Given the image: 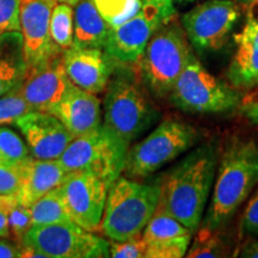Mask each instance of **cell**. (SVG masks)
<instances>
[{
    "instance_id": "cell-24",
    "label": "cell",
    "mask_w": 258,
    "mask_h": 258,
    "mask_svg": "<svg viewBox=\"0 0 258 258\" xmlns=\"http://www.w3.org/2000/svg\"><path fill=\"white\" fill-rule=\"evenodd\" d=\"M50 36L60 50L73 46V9L64 3L54 6L50 17Z\"/></svg>"
},
{
    "instance_id": "cell-7",
    "label": "cell",
    "mask_w": 258,
    "mask_h": 258,
    "mask_svg": "<svg viewBox=\"0 0 258 258\" xmlns=\"http://www.w3.org/2000/svg\"><path fill=\"white\" fill-rule=\"evenodd\" d=\"M171 104L189 114H226L240 104V95L218 79L194 55L167 96Z\"/></svg>"
},
{
    "instance_id": "cell-4",
    "label": "cell",
    "mask_w": 258,
    "mask_h": 258,
    "mask_svg": "<svg viewBox=\"0 0 258 258\" xmlns=\"http://www.w3.org/2000/svg\"><path fill=\"white\" fill-rule=\"evenodd\" d=\"M160 201V184H144L118 177L109 186L101 230L110 240L143 234Z\"/></svg>"
},
{
    "instance_id": "cell-27",
    "label": "cell",
    "mask_w": 258,
    "mask_h": 258,
    "mask_svg": "<svg viewBox=\"0 0 258 258\" xmlns=\"http://www.w3.org/2000/svg\"><path fill=\"white\" fill-rule=\"evenodd\" d=\"M109 27H117L143 8V0H93Z\"/></svg>"
},
{
    "instance_id": "cell-35",
    "label": "cell",
    "mask_w": 258,
    "mask_h": 258,
    "mask_svg": "<svg viewBox=\"0 0 258 258\" xmlns=\"http://www.w3.org/2000/svg\"><path fill=\"white\" fill-rule=\"evenodd\" d=\"M143 3L154 6L159 11L163 21L175 17V0H143Z\"/></svg>"
},
{
    "instance_id": "cell-18",
    "label": "cell",
    "mask_w": 258,
    "mask_h": 258,
    "mask_svg": "<svg viewBox=\"0 0 258 258\" xmlns=\"http://www.w3.org/2000/svg\"><path fill=\"white\" fill-rule=\"evenodd\" d=\"M51 114L62 122L74 138L88 134L103 124L98 97L74 84Z\"/></svg>"
},
{
    "instance_id": "cell-40",
    "label": "cell",
    "mask_w": 258,
    "mask_h": 258,
    "mask_svg": "<svg viewBox=\"0 0 258 258\" xmlns=\"http://www.w3.org/2000/svg\"><path fill=\"white\" fill-rule=\"evenodd\" d=\"M234 2L240 3V4H244V5H252V4H257L258 0H234Z\"/></svg>"
},
{
    "instance_id": "cell-39",
    "label": "cell",
    "mask_w": 258,
    "mask_h": 258,
    "mask_svg": "<svg viewBox=\"0 0 258 258\" xmlns=\"http://www.w3.org/2000/svg\"><path fill=\"white\" fill-rule=\"evenodd\" d=\"M56 3H64V4H69L71 6H74L76 4H78L80 0H55Z\"/></svg>"
},
{
    "instance_id": "cell-20",
    "label": "cell",
    "mask_w": 258,
    "mask_h": 258,
    "mask_svg": "<svg viewBox=\"0 0 258 258\" xmlns=\"http://www.w3.org/2000/svg\"><path fill=\"white\" fill-rule=\"evenodd\" d=\"M21 170V186L17 199L22 205L30 207L48 191L59 186L67 172L59 160L29 159Z\"/></svg>"
},
{
    "instance_id": "cell-11",
    "label": "cell",
    "mask_w": 258,
    "mask_h": 258,
    "mask_svg": "<svg viewBox=\"0 0 258 258\" xmlns=\"http://www.w3.org/2000/svg\"><path fill=\"white\" fill-rule=\"evenodd\" d=\"M71 219L84 230L99 232L109 185L86 171L67 172L60 184Z\"/></svg>"
},
{
    "instance_id": "cell-9",
    "label": "cell",
    "mask_w": 258,
    "mask_h": 258,
    "mask_svg": "<svg viewBox=\"0 0 258 258\" xmlns=\"http://www.w3.org/2000/svg\"><path fill=\"white\" fill-rule=\"evenodd\" d=\"M22 244L37 250L44 258L110 257L109 241L73 221L31 226Z\"/></svg>"
},
{
    "instance_id": "cell-38",
    "label": "cell",
    "mask_w": 258,
    "mask_h": 258,
    "mask_svg": "<svg viewBox=\"0 0 258 258\" xmlns=\"http://www.w3.org/2000/svg\"><path fill=\"white\" fill-rule=\"evenodd\" d=\"M239 257L245 258H258V238L249 241L241 247L239 251Z\"/></svg>"
},
{
    "instance_id": "cell-10",
    "label": "cell",
    "mask_w": 258,
    "mask_h": 258,
    "mask_svg": "<svg viewBox=\"0 0 258 258\" xmlns=\"http://www.w3.org/2000/svg\"><path fill=\"white\" fill-rule=\"evenodd\" d=\"M240 17L234 0H208L182 17V27L198 53L218 51L226 46Z\"/></svg>"
},
{
    "instance_id": "cell-19",
    "label": "cell",
    "mask_w": 258,
    "mask_h": 258,
    "mask_svg": "<svg viewBox=\"0 0 258 258\" xmlns=\"http://www.w3.org/2000/svg\"><path fill=\"white\" fill-rule=\"evenodd\" d=\"M234 40L237 49L226 76L235 89H252L258 86V18L251 11Z\"/></svg>"
},
{
    "instance_id": "cell-5",
    "label": "cell",
    "mask_w": 258,
    "mask_h": 258,
    "mask_svg": "<svg viewBox=\"0 0 258 258\" xmlns=\"http://www.w3.org/2000/svg\"><path fill=\"white\" fill-rule=\"evenodd\" d=\"M192 56L191 44L182 25L173 17L164 21L137 63L151 95L166 98Z\"/></svg>"
},
{
    "instance_id": "cell-14",
    "label": "cell",
    "mask_w": 258,
    "mask_h": 258,
    "mask_svg": "<svg viewBox=\"0 0 258 258\" xmlns=\"http://www.w3.org/2000/svg\"><path fill=\"white\" fill-rule=\"evenodd\" d=\"M56 4L55 0H21L19 19L28 71L62 51L50 36V17Z\"/></svg>"
},
{
    "instance_id": "cell-34",
    "label": "cell",
    "mask_w": 258,
    "mask_h": 258,
    "mask_svg": "<svg viewBox=\"0 0 258 258\" xmlns=\"http://www.w3.org/2000/svg\"><path fill=\"white\" fill-rule=\"evenodd\" d=\"M17 202V196L0 195V238H10L9 214Z\"/></svg>"
},
{
    "instance_id": "cell-41",
    "label": "cell",
    "mask_w": 258,
    "mask_h": 258,
    "mask_svg": "<svg viewBox=\"0 0 258 258\" xmlns=\"http://www.w3.org/2000/svg\"><path fill=\"white\" fill-rule=\"evenodd\" d=\"M179 3H188V2H194V0H177Z\"/></svg>"
},
{
    "instance_id": "cell-36",
    "label": "cell",
    "mask_w": 258,
    "mask_h": 258,
    "mask_svg": "<svg viewBox=\"0 0 258 258\" xmlns=\"http://www.w3.org/2000/svg\"><path fill=\"white\" fill-rule=\"evenodd\" d=\"M21 257V244L8 238H0V258Z\"/></svg>"
},
{
    "instance_id": "cell-23",
    "label": "cell",
    "mask_w": 258,
    "mask_h": 258,
    "mask_svg": "<svg viewBox=\"0 0 258 258\" xmlns=\"http://www.w3.org/2000/svg\"><path fill=\"white\" fill-rule=\"evenodd\" d=\"M29 208L31 213V226L72 221L63 202L60 185L48 191Z\"/></svg>"
},
{
    "instance_id": "cell-6",
    "label": "cell",
    "mask_w": 258,
    "mask_h": 258,
    "mask_svg": "<svg viewBox=\"0 0 258 258\" xmlns=\"http://www.w3.org/2000/svg\"><path fill=\"white\" fill-rule=\"evenodd\" d=\"M129 146L102 124L88 134L74 138L57 160L66 172L86 171L110 186L124 171Z\"/></svg>"
},
{
    "instance_id": "cell-22",
    "label": "cell",
    "mask_w": 258,
    "mask_h": 258,
    "mask_svg": "<svg viewBox=\"0 0 258 258\" xmlns=\"http://www.w3.org/2000/svg\"><path fill=\"white\" fill-rule=\"evenodd\" d=\"M109 24L93 0H80L73 9V47L104 49Z\"/></svg>"
},
{
    "instance_id": "cell-37",
    "label": "cell",
    "mask_w": 258,
    "mask_h": 258,
    "mask_svg": "<svg viewBox=\"0 0 258 258\" xmlns=\"http://www.w3.org/2000/svg\"><path fill=\"white\" fill-rule=\"evenodd\" d=\"M241 111H243L244 116L250 122H252L254 124H258V98L254 99L252 102L246 103V104L241 108Z\"/></svg>"
},
{
    "instance_id": "cell-32",
    "label": "cell",
    "mask_w": 258,
    "mask_h": 258,
    "mask_svg": "<svg viewBox=\"0 0 258 258\" xmlns=\"http://www.w3.org/2000/svg\"><path fill=\"white\" fill-rule=\"evenodd\" d=\"M21 170L0 161V195L17 196L21 186Z\"/></svg>"
},
{
    "instance_id": "cell-13",
    "label": "cell",
    "mask_w": 258,
    "mask_h": 258,
    "mask_svg": "<svg viewBox=\"0 0 258 258\" xmlns=\"http://www.w3.org/2000/svg\"><path fill=\"white\" fill-rule=\"evenodd\" d=\"M63 63L62 51L29 70L19 91L34 111L50 112L72 86Z\"/></svg>"
},
{
    "instance_id": "cell-29",
    "label": "cell",
    "mask_w": 258,
    "mask_h": 258,
    "mask_svg": "<svg viewBox=\"0 0 258 258\" xmlns=\"http://www.w3.org/2000/svg\"><path fill=\"white\" fill-rule=\"evenodd\" d=\"M31 228L30 208L17 202L9 214L10 239L22 244L28 231Z\"/></svg>"
},
{
    "instance_id": "cell-30",
    "label": "cell",
    "mask_w": 258,
    "mask_h": 258,
    "mask_svg": "<svg viewBox=\"0 0 258 258\" xmlns=\"http://www.w3.org/2000/svg\"><path fill=\"white\" fill-rule=\"evenodd\" d=\"M109 254L114 258H146V243L143 234L127 240H111L109 243Z\"/></svg>"
},
{
    "instance_id": "cell-31",
    "label": "cell",
    "mask_w": 258,
    "mask_h": 258,
    "mask_svg": "<svg viewBox=\"0 0 258 258\" xmlns=\"http://www.w3.org/2000/svg\"><path fill=\"white\" fill-rule=\"evenodd\" d=\"M21 0H0V36L21 31Z\"/></svg>"
},
{
    "instance_id": "cell-26",
    "label": "cell",
    "mask_w": 258,
    "mask_h": 258,
    "mask_svg": "<svg viewBox=\"0 0 258 258\" xmlns=\"http://www.w3.org/2000/svg\"><path fill=\"white\" fill-rule=\"evenodd\" d=\"M185 256L189 258L225 257L227 256V243L220 234V231L201 227L190 244Z\"/></svg>"
},
{
    "instance_id": "cell-28",
    "label": "cell",
    "mask_w": 258,
    "mask_h": 258,
    "mask_svg": "<svg viewBox=\"0 0 258 258\" xmlns=\"http://www.w3.org/2000/svg\"><path fill=\"white\" fill-rule=\"evenodd\" d=\"M30 111L34 110L19 89L0 97V125L14 124L17 118Z\"/></svg>"
},
{
    "instance_id": "cell-21",
    "label": "cell",
    "mask_w": 258,
    "mask_h": 258,
    "mask_svg": "<svg viewBox=\"0 0 258 258\" xmlns=\"http://www.w3.org/2000/svg\"><path fill=\"white\" fill-rule=\"evenodd\" d=\"M28 73L23 35L11 31L0 36V97L21 89Z\"/></svg>"
},
{
    "instance_id": "cell-12",
    "label": "cell",
    "mask_w": 258,
    "mask_h": 258,
    "mask_svg": "<svg viewBox=\"0 0 258 258\" xmlns=\"http://www.w3.org/2000/svg\"><path fill=\"white\" fill-rule=\"evenodd\" d=\"M163 22L154 6L143 3L137 15L109 29L104 50L118 63H138L148 41Z\"/></svg>"
},
{
    "instance_id": "cell-17",
    "label": "cell",
    "mask_w": 258,
    "mask_h": 258,
    "mask_svg": "<svg viewBox=\"0 0 258 258\" xmlns=\"http://www.w3.org/2000/svg\"><path fill=\"white\" fill-rule=\"evenodd\" d=\"M192 234L182 222L158 206L143 232V239L146 243V258L184 257Z\"/></svg>"
},
{
    "instance_id": "cell-3",
    "label": "cell",
    "mask_w": 258,
    "mask_h": 258,
    "mask_svg": "<svg viewBox=\"0 0 258 258\" xmlns=\"http://www.w3.org/2000/svg\"><path fill=\"white\" fill-rule=\"evenodd\" d=\"M258 184V144L235 141L222 154L201 227L221 231Z\"/></svg>"
},
{
    "instance_id": "cell-1",
    "label": "cell",
    "mask_w": 258,
    "mask_h": 258,
    "mask_svg": "<svg viewBox=\"0 0 258 258\" xmlns=\"http://www.w3.org/2000/svg\"><path fill=\"white\" fill-rule=\"evenodd\" d=\"M218 156L211 144L190 151L166 173L160 184L159 206L188 227L199 230L214 185Z\"/></svg>"
},
{
    "instance_id": "cell-15",
    "label": "cell",
    "mask_w": 258,
    "mask_h": 258,
    "mask_svg": "<svg viewBox=\"0 0 258 258\" xmlns=\"http://www.w3.org/2000/svg\"><path fill=\"white\" fill-rule=\"evenodd\" d=\"M35 159L57 160L74 137L50 112L30 111L15 121Z\"/></svg>"
},
{
    "instance_id": "cell-16",
    "label": "cell",
    "mask_w": 258,
    "mask_h": 258,
    "mask_svg": "<svg viewBox=\"0 0 258 258\" xmlns=\"http://www.w3.org/2000/svg\"><path fill=\"white\" fill-rule=\"evenodd\" d=\"M63 63L71 82L97 95L106 89L116 61L104 49L71 47L62 51Z\"/></svg>"
},
{
    "instance_id": "cell-2",
    "label": "cell",
    "mask_w": 258,
    "mask_h": 258,
    "mask_svg": "<svg viewBox=\"0 0 258 258\" xmlns=\"http://www.w3.org/2000/svg\"><path fill=\"white\" fill-rule=\"evenodd\" d=\"M150 95L138 64L117 62L105 89L103 124L131 145L159 118Z\"/></svg>"
},
{
    "instance_id": "cell-8",
    "label": "cell",
    "mask_w": 258,
    "mask_h": 258,
    "mask_svg": "<svg viewBox=\"0 0 258 258\" xmlns=\"http://www.w3.org/2000/svg\"><path fill=\"white\" fill-rule=\"evenodd\" d=\"M200 134L192 125L177 120H165L152 133L129 147L124 171L129 177L144 178L195 146Z\"/></svg>"
},
{
    "instance_id": "cell-33",
    "label": "cell",
    "mask_w": 258,
    "mask_h": 258,
    "mask_svg": "<svg viewBox=\"0 0 258 258\" xmlns=\"http://www.w3.org/2000/svg\"><path fill=\"white\" fill-rule=\"evenodd\" d=\"M240 233L243 237L258 238V191L245 208L240 220Z\"/></svg>"
},
{
    "instance_id": "cell-25",
    "label": "cell",
    "mask_w": 258,
    "mask_h": 258,
    "mask_svg": "<svg viewBox=\"0 0 258 258\" xmlns=\"http://www.w3.org/2000/svg\"><path fill=\"white\" fill-rule=\"evenodd\" d=\"M31 158L30 150L23 139L14 129L0 125V161L19 169Z\"/></svg>"
}]
</instances>
